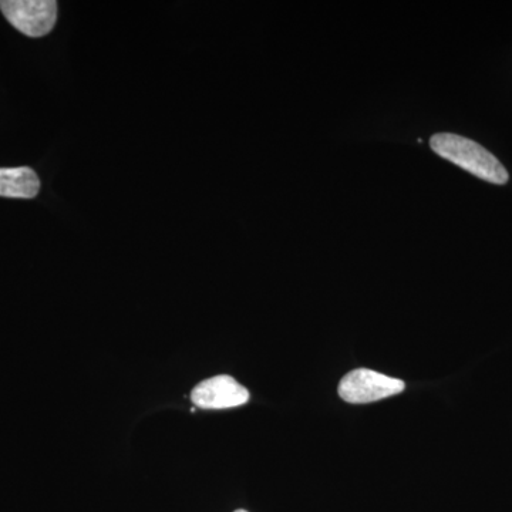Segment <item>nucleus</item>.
<instances>
[{
  "label": "nucleus",
  "mask_w": 512,
  "mask_h": 512,
  "mask_svg": "<svg viewBox=\"0 0 512 512\" xmlns=\"http://www.w3.org/2000/svg\"><path fill=\"white\" fill-rule=\"evenodd\" d=\"M39 191L40 180L32 168H0V197L32 200Z\"/></svg>",
  "instance_id": "nucleus-5"
},
{
  "label": "nucleus",
  "mask_w": 512,
  "mask_h": 512,
  "mask_svg": "<svg viewBox=\"0 0 512 512\" xmlns=\"http://www.w3.org/2000/svg\"><path fill=\"white\" fill-rule=\"evenodd\" d=\"M249 392L231 376H217L204 380L192 390L191 400L205 410L232 409L249 402Z\"/></svg>",
  "instance_id": "nucleus-4"
},
{
  "label": "nucleus",
  "mask_w": 512,
  "mask_h": 512,
  "mask_svg": "<svg viewBox=\"0 0 512 512\" xmlns=\"http://www.w3.org/2000/svg\"><path fill=\"white\" fill-rule=\"evenodd\" d=\"M430 147L437 156L456 164L480 180L497 185L508 183L507 170L500 160L470 138L440 133L431 137Z\"/></svg>",
  "instance_id": "nucleus-1"
},
{
  "label": "nucleus",
  "mask_w": 512,
  "mask_h": 512,
  "mask_svg": "<svg viewBox=\"0 0 512 512\" xmlns=\"http://www.w3.org/2000/svg\"><path fill=\"white\" fill-rule=\"evenodd\" d=\"M0 10L13 28L29 37L46 36L56 25L53 0H2Z\"/></svg>",
  "instance_id": "nucleus-2"
},
{
  "label": "nucleus",
  "mask_w": 512,
  "mask_h": 512,
  "mask_svg": "<svg viewBox=\"0 0 512 512\" xmlns=\"http://www.w3.org/2000/svg\"><path fill=\"white\" fill-rule=\"evenodd\" d=\"M403 390V380L369 369L353 370L339 384L340 399L353 404L377 402L402 393Z\"/></svg>",
  "instance_id": "nucleus-3"
},
{
  "label": "nucleus",
  "mask_w": 512,
  "mask_h": 512,
  "mask_svg": "<svg viewBox=\"0 0 512 512\" xmlns=\"http://www.w3.org/2000/svg\"><path fill=\"white\" fill-rule=\"evenodd\" d=\"M235 512H248V511H245V510H238V511H235Z\"/></svg>",
  "instance_id": "nucleus-6"
}]
</instances>
